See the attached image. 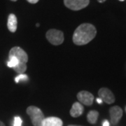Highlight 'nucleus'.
<instances>
[{
  "label": "nucleus",
  "mask_w": 126,
  "mask_h": 126,
  "mask_svg": "<svg viewBox=\"0 0 126 126\" xmlns=\"http://www.w3.org/2000/svg\"><path fill=\"white\" fill-rule=\"evenodd\" d=\"M97 30L93 25L83 23L76 29L73 34V42L77 46L86 45L94 39Z\"/></svg>",
  "instance_id": "1"
},
{
  "label": "nucleus",
  "mask_w": 126,
  "mask_h": 126,
  "mask_svg": "<svg viewBox=\"0 0 126 126\" xmlns=\"http://www.w3.org/2000/svg\"><path fill=\"white\" fill-rule=\"evenodd\" d=\"M14 56L18 60V64L13 68L18 74H22L27 70V63L28 61V55L26 52L18 46L13 47L9 51V57Z\"/></svg>",
  "instance_id": "2"
},
{
  "label": "nucleus",
  "mask_w": 126,
  "mask_h": 126,
  "mask_svg": "<svg viewBox=\"0 0 126 126\" xmlns=\"http://www.w3.org/2000/svg\"><path fill=\"white\" fill-rule=\"evenodd\" d=\"M27 113L31 118L33 126H43V121L45 119V116L40 109L35 106H30L27 109Z\"/></svg>",
  "instance_id": "3"
},
{
  "label": "nucleus",
  "mask_w": 126,
  "mask_h": 126,
  "mask_svg": "<svg viewBox=\"0 0 126 126\" xmlns=\"http://www.w3.org/2000/svg\"><path fill=\"white\" fill-rule=\"evenodd\" d=\"M46 36L50 43L54 46L60 45L64 41V34L63 32L58 30H49L46 32Z\"/></svg>",
  "instance_id": "4"
},
{
  "label": "nucleus",
  "mask_w": 126,
  "mask_h": 126,
  "mask_svg": "<svg viewBox=\"0 0 126 126\" xmlns=\"http://www.w3.org/2000/svg\"><path fill=\"white\" fill-rule=\"evenodd\" d=\"M90 3V0H64V4L68 9L73 11H79L86 8Z\"/></svg>",
  "instance_id": "5"
},
{
  "label": "nucleus",
  "mask_w": 126,
  "mask_h": 126,
  "mask_svg": "<svg viewBox=\"0 0 126 126\" xmlns=\"http://www.w3.org/2000/svg\"><path fill=\"white\" fill-rule=\"evenodd\" d=\"M99 98L107 104H112L115 102V97L111 90L107 88H102L99 89L98 92Z\"/></svg>",
  "instance_id": "6"
},
{
  "label": "nucleus",
  "mask_w": 126,
  "mask_h": 126,
  "mask_svg": "<svg viewBox=\"0 0 126 126\" xmlns=\"http://www.w3.org/2000/svg\"><path fill=\"white\" fill-rule=\"evenodd\" d=\"M77 99L83 104L86 106H90L93 103L94 96L88 91L82 90L77 94Z\"/></svg>",
  "instance_id": "7"
},
{
  "label": "nucleus",
  "mask_w": 126,
  "mask_h": 126,
  "mask_svg": "<svg viewBox=\"0 0 126 126\" xmlns=\"http://www.w3.org/2000/svg\"><path fill=\"white\" fill-rule=\"evenodd\" d=\"M111 122L113 125H116L121 120L123 116V110L118 106H115L110 109L109 110Z\"/></svg>",
  "instance_id": "8"
},
{
  "label": "nucleus",
  "mask_w": 126,
  "mask_h": 126,
  "mask_svg": "<svg viewBox=\"0 0 126 126\" xmlns=\"http://www.w3.org/2000/svg\"><path fill=\"white\" fill-rule=\"evenodd\" d=\"M84 108L80 102H75L73 104L72 107L70 110V115L72 117H79L83 114Z\"/></svg>",
  "instance_id": "9"
},
{
  "label": "nucleus",
  "mask_w": 126,
  "mask_h": 126,
  "mask_svg": "<svg viewBox=\"0 0 126 126\" xmlns=\"http://www.w3.org/2000/svg\"><path fill=\"white\" fill-rule=\"evenodd\" d=\"M63 121L58 117L45 118L43 121V126H63Z\"/></svg>",
  "instance_id": "10"
},
{
  "label": "nucleus",
  "mask_w": 126,
  "mask_h": 126,
  "mask_svg": "<svg viewBox=\"0 0 126 126\" xmlns=\"http://www.w3.org/2000/svg\"><path fill=\"white\" fill-rule=\"evenodd\" d=\"M18 21L16 16L13 14H11L8 17V22H7V27L10 32H15L17 30Z\"/></svg>",
  "instance_id": "11"
},
{
  "label": "nucleus",
  "mask_w": 126,
  "mask_h": 126,
  "mask_svg": "<svg viewBox=\"0 0 126 126\" xmlns=\"http://www.w3.org/2000/svg\"><path fill=\"white\" fill-rule=\"evenodd\" d=\"M99 116V113L97 111H90L87 115V120L91 124H95Z\"/></svg>",
  "instance_id": "12"
},
{
  "label": "nucleus",
  "mask_w": 126,
  "mask_h": 126,
  "mask_svg": "<svg viewBox=\"0 0 126 126\" xmlns=\"http://www.w3.org/2000/svg\"><path fill=\"white\" fill-rule=\"evenodd\" d=\"M18 64V60L14 56H10L9 60L7 63V66L10 68H14Z\"/></svg>",
  "instance_id": "13"
},
{
  "label": "nucleus",
  "mask_w": 126,
  "mask_h": 126,
  "mask_svg": "<svg viewBox=\"0 0 126 126\" xmlns=\"http://www.w3.org/2000/svg\"><path fill=\"white\" fill-rule=\"evenodd\" d=\"M28 79V77H27L26 74H19L18 77H16L15 79V81L16 83H18L20 81H26Z\"/></svg>",
  "instance_id": "14"
},
{
  "label": "nucleus",
  "mask_w": 126,
  "mask_h": 126,
  "mask_svg": "<svg viewBox=\"0 0 126 126\" xmlns=\"http://www.w3.org/2000/svg\"><path fill=\"white\" fill-rule=\"evenodd\" d=\"M22 119L19 116H16L14 118V126H22Z\"/></svg>",
  "instance_id": "15"
},
{
  "label": "nucleus",
  "mask_w": 126,
  "mask_h": 126,
  "mask_svg": "<svg viewBox=\"0 0 126 126\" xmlns=\"http://www.w3.org/2000/svg\"><path fill=\"white\" fill-rule=\"evenodd\" d=\"M27 1L30 4H36L39 0H27Z\"/></svg>",
  "instance_id": "16"
},
{
  "label": "nucleus",
  "mask_w": 126,
  "mask_h": 126,
  "mask_svg": "<svg viewBox=\"0 0 126 126\" xmlns=\"http://www.w3.org/2000/svg\"><path fill=\"white\" fill-rule=\"evenodd\" d=\"M102 126H109V123L107 120H105L102 123Z\"/></svg>",
  "instance_id": "17"
},
{
  "label": "nucleus",
  "mask_w": 126,
  "mask_h": 126,
  "mask_svg": "<svg viewBox=\"0 0 126 126\" xmlns=\"http://www.w3.org/2000/svg\"><path fill=\"white\" fill-rule=\"evenodd\" d=\"M96 101H97V102L98 104H102V102H103V101H102V99H100L99 97V98H97Z\"/></svg>",
  "instance_id": "18"
},
{
  "label": "nucleus",
  "mask_w": 126,
  "mask_h": 126,
  "mask_svg": "<svg viewBox=\"0 0 126 126\" xmlns=\"http://www.w3.org/2000/svg\"><path fill=\"white\" fill-rule=\"evenodd\" d=\"M98 1H99V3H103V2H104L106 0H97Z\"/></svg>",
  "instance_id": "19"
},
{
  "label": "nucleus",
  "mask_w": 126,
  "mask_h": 126,
  "mask_svg": "<svg viewBox=\"0 0 126 126\" xmlns=\"http://www.w3.org/2000/svg\"><path fill=\"white\" fill-rule=\"evenodd\" d=\"M0 126H5L4 123H2L1 121H0Z\"/></svg>",
  "instance_id": "20"
},
{
  "label": "nucleus",
  "mask_w": 126,
  "mask_h": 126,
  "mask_svg": "<svg viewBox=\"0 0 126 126\" xmlns=\"http://www.w3.org/2000/svg\"><path fill=\"white\" fill-rule=\"evenodd\" d=\"M68 126H77V125H69Z\"/></svg>",
  "instance_id": "21"
},
{
  "label": "nucleus",
  "mask_w": 126,
  "mask_h": 126,
  "mask_svg": "<svg viewBox=\"0 0 126 126\" xmlns=\"http://www.w3.org/2000/svg\"><path fill=\"white\" fill-rule=\"evenodd\" d=\"M36 26H37V27H39V24H38V23H37V24H36Z\"/></svg>",
  "instance_id": "22"
},
{
  "label": "nucleus",
  "mask_w": 126,
  "mask_h": 126,
  "mask_svg": "<svg viewBox=\"0 0 126 126\" xmlns=\"http://www.w3.org/2000/svg\"><path fill=\"white\" fill-rule=\"evenodd\" d=\"M11 1H16L17 0H11Z\"/></svg>",
  "instance_id": "23"
},
{
  "label": "nucleus",
  "mask_w": 126,
  "mask_h": 126,
  "mask_svg": "<svg viewBox=\"0 0 126 126\" xmlns=\"http://www.w3.org/2000/svg\"><path fill=\"white\" fill-rule=\"evenodd\" d=\"M119 1H123L124 0H119Z\"/></svg>",
  "instance_id": "24"
},
{
  "label": "nucleus",
  "mask_w": 126,
  "mask_h": 126,
  "mask_svg": "<svg viewBox=\"0 0 126 126\" xmlns=\"http://www.w3.org/2000/svg\"></svg>",
  "instance_id": "25"
}]
</instances>
